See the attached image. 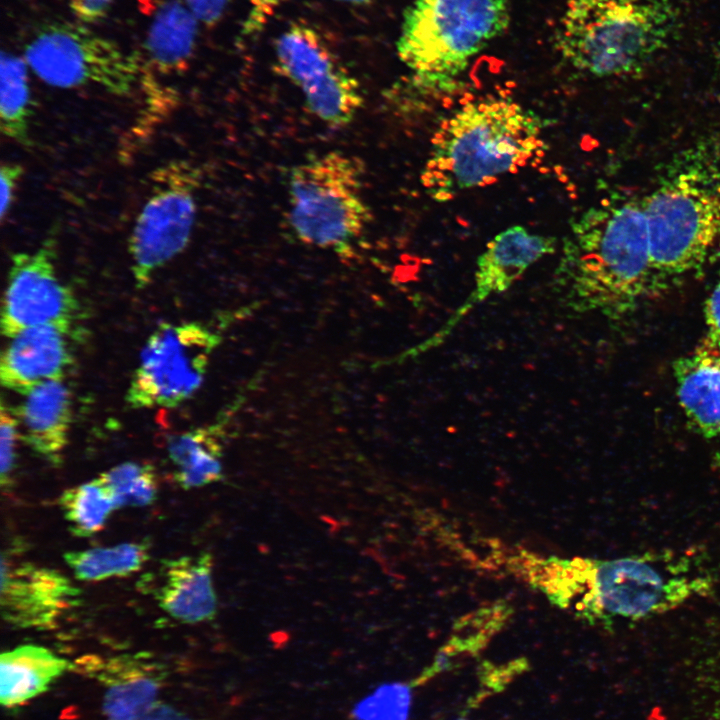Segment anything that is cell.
<instances>
[{
  "instance_id": "obj_1",
  "label": "cell",
  "mask_w": 720,
  "mask_h": 720,
  "mask_svg": "<svg viewBox=\"0 0 720 720\" xmlns=\"http://www.w3.org/2000/svg\"><path fill=\"white\" fill-rule=\"evenodd\" d=\"M653 273L643 201L613 198L572 221L554 279L569 308L611 317L632 308Z\"/></svg>"
},
{
  "instance_id": "obj_38",
  "label": "cell",
  "mask_w": 720,
  "mask_h": 720,
  "mask_svg": "<svg viewBox=\"0 0 720 720\" xmlns=\"http://www.w3.org/2000/svg\"><path fill=\"white\" fill-rule=\"evenodd\" d=\"M457 720H467V719H465V718H461V719H457Z\"/></svg>"
},
{
  "instance_id": "obj_36",
  "label": "cell",
  "mask_w": 720,
  "mask_h": 720,
  "mask_svg": "<svg viewBox=\"0 0 720 720\" xmlns=\"http://www.w3.org/2000/svg\"><path fill=\"white\" fill-rule=\"evenodd\" d=\"M139 720H193L184 712L159 701Z\"/></svg>"
},
{
  "instance_id": "obj_24",
  "label": "cell",
  "mask_w": 720,
  "mask_h": 720,
  "mask_svg": "<svg viewBox=\"0 0 720 720\" xmlns=\"http://www.w3.org/2000/svg\"><path fill=\"white\" fill-rule=\"evenodd\" d=\"M24 58L2 52L0 61V128L7 138L28 147L31 95Z\"/></svg>"
},
{
  "instance_id": "obj_20",
  "label": "cell",
  "mask_w": 720,
  "mask_h": 720,
  "mask_svg": "<svg viewBox=\"0 0 720 720\" xmlns=\"http://www.w3.org/2000/svg\"><path fill=\"white\" fill-rule=\"evenodd\" d=\"M198 19L183 0H160L144 43L146 58L160 74L183 72L192 58Z\"/></svg>"
},
{
  "instance_id": "obj_28",
  "label": "cell",
  "mask_w": 720,
  "mask_h": 720,
  "mask_svg": "<svg viewBox=\"0 0 720 720\" xmlns=\"http://www.w3.org/2000/svg\"><path fill=\"white\" fill-rule=\"evenodd\" d=\"M411 703V685L386 683L354 707L350 720H408Z\"/></svg>"
},
{
  "instance_id": "obj_2",
  "label": "cell",
  "mask_w": 720,
  "mask_h": 720,
  "mask_svg": "<svg viewBox=\"0 0 720 720\" xmlns=\"http://www.w3.org/2000/svg\"><path fill=\"white\" fill-rule=\"evenodd\" d=\"M543 124L506 98L462 105L438 126L420 179L427 194L446 202L526 166L541 150Z\"/></svg>"
},
{
  "instance_id": "obj_22",
  "label": "cell",
  "mask_w": 720,
  "mask_h": 720,
  "mask_svg": "<svg viewBox=\"0 0 720 720\" xmlns=\"http://www.w3.org/2000/svg\"><path fill=\"white\" fill-rule=\"evenodd\" d=\"M510 613L511 608L499 602L459 619L449 640L441 647L431 665L424 668L411 685H424L437 675L476 656L503 627Z\"/></svg>"
},
{
  "instance_id": "obj_4",
  "label": "cell",
  "mask_w": 720,
  "mask_h": 720,
  "mask_svg": "<svg viewBox=\"0 0 720 720\" xmlns=\"http://www.w3.org/2000/svg\"><path fill=\"white\" fill-rule=\"evenodd\" d=\"M673 0H570L556 44L574 68L597 77L642 71L674 38Z\"/></svg>"
},
{
  "instance_id": "obj_23",
  "label": "cell",
  "mask_w": 720,
  "mask_h": 720,
  "mask_svg": "<svg viewBox=\"0 0 720 720\" xmlns=\"http://www.w3.org/2000/svg\"><path fill=\"white\" fill-rule=\"evenodd\" d=\"M220 424L199 427L170 437L169 458L176 466V480L183 488L202 487L222 477Z\"/></svg>"
},
{
  "instance_id": "obj_35",
  "label": "cell",
  "mask_w": 720,
  "mask_h": 720,
  "mask_svg": "<svg viewBox=\"0 0 720 720\" xmlns=\"http://www.w3.org/2000/svg\"><path fill=\"white\" fill-rule=\"evenodd\" d=\"M113 0H67L73 14L84 23H95L108 13Z\"/></svg>"
},
{
  "instance_id": "obj_19",
  "label": "cell",
  "mask_w": 720,
  "mask_h": 720,
  "mask_svg": "<svg viewBox=\"0 0 720 720\" xmlns=\"http://www.w3.org/2000/svg\"><path fill=\"white\" fill-rule=\"evenodd\" d=\"M18 409L27 445L38 455L58 464L68 442L72 417L71 394L63 380L34 387Z\"/></svg>"
},
{
  "instance_id": "obj_16",
  "label": "cell",
  "mask_w": 720,
  "mask_h": 720,
  "mask_svg": "<svg viewBox=\"0 0 720 720\" xmlns=\"http://www.w3.org/2000/svg\"><path fill=\"white\" fill-rule=\"evenodd\" d=\"M555 249L556 239L551 236L531 233L520 225L503 230L478 257L470 304L508 290L531 265Z\"/></svg>"
},
{
  "instance_id": "obj_15",
  "label": "cell",
  "mask_w": 720,
  "mask_h": 720,
  "mask_svg": "<svg viewBox=\"0 0 720 720\" xmlns=\"http://www.w3.org/2000/svg\"><path fill=\"white\" fill-rule=\"evenodd\" d=\"M90 666V673L105 689V720H139L158 702L165 672L148 657L115 656Z\"/></svg>"
},
{
  "instance_id": "obj_34",
  "label": "cell",
  "mask_w": 720,
  "mask_h": 720,
  "mask_svg": "<svg viewBox=\"0 0 720 720\" xmlns=\"http://www.w3.org/2000/svg\"><path fill=\"white\" fill-rule=\"evenodd\" d=\"M198 21L207 26L215 25L232 0H183Z\"/></svg>"
},
{
  "instance_id": "obj_17",
  "label": "cell",
  "mask_w": 720,
  "mask_h": 720,
  "mask_svg": "<svg viewBox=\"0 0 720 720\" xmlns=\"http://www.w3.org/2000/svg\"><path fill=\"white\" fill-rule=\"evenodd\" d=\"M676 393L688 422L720 442V348L703 339L673 364Z\"/></svg>"
},
{
  "instance_id": "obj_26",
  "label": "cell",
  "mask_w": 720,
  "mask_h": 720,
  "mask_svg": "<svg viewBox=\"0 0 720 720\" xmlns=\"http://www.w3.org/2000/svg\"><path fill=\"white\" fill-rule=\"evenodd\" d=\"M60 506L71 532L77 536L98 532L116 509L110 490L99 477L65 490Z\"/></svg>"
},
{
  "instance_id": "obj_29",
  "label": "cell",
  "mask_w": 720,
  "mask_h": 720,
  "mask_svg": "<svg viewBox=\"0 0 720 720\" xmlns=\"http://www.w3.org/2000/svg\"><path fill=\"white\" fill-rule=\"evenodd\" d=\"M19 419L10 408L1 404L0 412V480L9 486L15 469L17 443L20 438Z\"/></svg>"
},
{
  "instance_id": "obj_30",
  "label": "cell",
  "mask_w": 720,
  "mask_h": 720,
  "mask_svg": "<svg viewBox=\"0 0 720 720\" xmlns=\"http://www.w3.org/2000/svg\"><path fill=\"white\" fill-rule=\"evenodd\" d=\"M527 664L522 659H517L509 664L494 665L484 664L480 668V690L471 704L479 703L489 694L502 690L521 671L525 670Z\"/></svg>"
},
{
  "instance_id": "obj_5",
  "label": "cell",
  "mask_w": 720,
  "mask_h": 720,
  "mask_svg": "<svg viewBox=\"0 0 720 720\" xmlns=\"http://www.w3.org/2000/svg\"><path fill=\"white\" fill-rule=\"evenodd\" d=\"M509 21V0H412L398 56L421 84L448 83L506 31Z\"/></svg>"
},
{
  "instance_id": "obj_12",
  "label": "cell",
  "mask_w": 720,
  "mask_h": 720,
  "mask_svg": "<svg viewBox=\"0 0 720 720\" xmlns=\"http://www.w3.org/2000/svg\"><path fill=\"white\" fill-rule=\"evenodd\" d=\"M55 234L53 231L37 250L15 253L11 258L1 313L6 337L41 325H55L70 333L78 303L57 275Z\"/></svg>"
},
{
  "instance_id": "obj_18",
  "label": "cell",
  "mask_w": 720,
  "mask_h": 720,
  "mask_svg": "<svg viewBox=\"0 0 720 720\" xmlns=\"http://www.w3.org/2000/svg\"><path fill=\"white\" fill-rule=\"evenodd\" d=\"M212 568L213 558L207 552L164 561L160 571L161 584L154 592L159 606L184 623L213 619L217 597Z\"/></svg>"
},
{
  "instance_id": "obj_13",
  "label": "cell",
  "mask_w": 720,
  "mask_h": 720,
  "mask_svg": "<svg viewBox=\"0 0 720 720\" xmlns=\"http://www.w3.org/2000/svg\"><path fill=\"white\" fill-rule=\"evenodd\" d=\"M79 600L80 590L60 572L2 553L0 608L8 624L51 629Z\"/></svg>"
},
{
  "instance_id": "obj_9",
  "label": "cell",
  "mask_w": 720,
  "mask_h": 720,
  "mask_svg": "<svg viewBox=\"0 0 720 720\" xmlns=\"http://www.w3.org/2000/svg\"><path fill=\"white\" fill-rule=\"evenodd\" d=\"M151 193L129 237L132 274L138 288L190 241L196 218L200 172L191 163L174 161L152 176Z\"/></svg>"
},
{
  "instance_id": "obj_8",
  "label": "cell",
  "mask_w": 720,
  "mask_h": 720,
  "mask_svg": "<svg viewBox=\"0 0 720 720\" xmlns=\"http://www.w3.org/2000/svg\"><path fill=\"white\" fill-rule=\"evenodd\" d=\"M23 58L50 86L97 85L117 96L132 92L142 70L138 58L115 42L66 21L42 26L27 43Z\"/></svg>"
},
{
  "instance_id": "obj_25",
  "label": "cell",
  "mask_w": 720,
  "mask_h": 720,
  "mask_svg": "<svg viewBox=\"0 0 720 720\" xmlns=\"http://www.w3.org/2000/svg\"><path fill=\"white\" fill-rule=\"evenodd\" d=\"M148 558L149 544L146 541L64 554L65 562L72 569L75 577L83 581H99L114 576L129 575L139 570Z\"/></svg>"
},
{
  "instance_id": "obj_33",
  "label": "cell",
  "mask_w": 720,
  "mask_h": 720,
  "mask_svg": "<svg viewBox=\"0 0 720 720\" xmlns=\"http://www.w3.org/2000/svg\"><path fill=\"white\" fill-rule=\"evenodd\" d=\"M704 312L707 328L705 339L720 348V276L706 300Z\"/></svg>"
},
{
  "instance_id": "obj_11",
  "label": "cell",
  "mask_w": 720,
  "mask_h": 720,
  "mask_svg": "<svg viewBox=\"0 0 720 720\" xmlns=\"http://www.w3.org/2000/svg\"><path fill=\"white\" fill-rule=\"evenodd\" d=\"M275 60L279 72L300 89L308 109L326 124L345 126L359 112V83L313 27L296 23L283 31L275 43Z\"/></svg>"
},
{
  "instance_id": "obj_7",
  "label": "cell",
  "mask_w": 720,
  "mask_h": 720,
  "mask_svg": "<svg viewBox=\"0 0 720 720\" xmlns=\"http://www.w3.org/2000/svg\"><path fill=\"white\" fill-rule=\"evenodd\" d=\"M643 201L654 272L699 265L720 238V175L692 166L669 176Z\"/></svg>"
},
{
  "instance_id": "obj_32",
  "label": "cell",
  "mask_w": 720,
  "mask_h": 720,
  "mask_svg": "<svg viewBox=\"0 0 720 720\" xmlns=\"http://www.w3.org/2000/svg\"><path fill=\"white\" fill-rule=\"evenodd\" d=\"M288 0H251L250 10L244 23V33L252 35L260 32L275 11Z\"/></svg>"
},
{
  "instance_id": "obj_14",
  "label": "cell",
  "mask_w": 720,
  "mask_h": 720,
  "mask_svg": "<svg viewBox=\"0 0 720 720\" xmlns=\"http://www.w3.org/2000/svg\"><path fill=\"white\" fill-rule=\"evenodd\" d=\"M68 334L58 326L41 325L11 337L1 355L2 385L26 395L41 383L63 380L72 364Z\"/></svg>"
},
{
  "instance_id": "obj_10",
  "label": "cell",
  "mask_w": 720,
  "mask_h": 720,
  "mask_svg": "<svg viewBox=\"0 0 720 720\" xmlns=\"http://www.w3.org/2000/svg\"><path fill=\"white\" fill-rule=\"evenodd\" d=\"M219 337L198 322L162 323L146 341L126 400L133 408L176 407L203 383Z\"/></svg>"
},
{
  "instance_id": "obj_3",
  "label": "cell",
  "mask_w": 720,
  "mask_h": 720,
  "mask_svg": "<svg viewBox=\"0 0 720 720\" xmlns=\"http://www.w3.org/2000/svg\"><path fill=\"white\" fill-rule=\"evenodd\" d=\"M522 575L554 605L573 607L577 616L593 624L656 615L693 591L686 578L669 574L648 556L602 561L530 555Z\"/></svg>"
},
{
  "instance_id": "obj_37",
  "label": "cell",
  "mask_w": 720,
  "mask_h": 720,
  "mask_svg": "<svg viewBox=\"0 0 720 720\" xmlns=\"http://www.w3.org/2000/svg\"><path fill=\"white\" fill-rule=\"evenodd\" d=\"M338 1H341V2H344V3H348V4H352V5H360V6H362V5H368V4H370L371 2H373L374 0H338Z\"/></svg>"
},
{
  "instance_id": "obj_6",
  "label": "cell",
  "mask_w": 720,
  "mask_h": 720,
  "mask_svg": "<svg viewBox=\"0 0 720 720\" xmlns=\"http://www.w3.org/2000/svg\"><path fill=\"white\" fill-rule=\"evenodd\" d=\"M288 196L292 231L314 247L346 252L371 218L362 167L342 152L314 156L293 167Z\"/></svg>"
},
{
  "instance_id": "obj_27",
  "label": "cell",
  "mask_w": 720,
  "mask_h": 720,
  "mask_svg": "<svg viewBox=\"0 0 720 720\" xmlns=\"http://www.w3.org/2000/svg\"><path fill=\"white\" fill-rule=\"evenodd\" d=\"M99 478L110 490L116 508L151 504L157 494L152 466L127 462L101 474Z\"/></svg>"
},
{
  "instance_id": "obj_31",
  "label": "cell",
  "mask_w": 720,
  "mask_h": 720,
  "mask_svg": "<svg viewBox=\"0 0 720 720\" xmlns=\"http://www.w3.org/2000/svg\"><path fill=\"white\" fill-rule=\"evenodd\" d=\"M23 167L18 163H3L0 168L1 206L0 218L3 220L9 213L14 201L17 184L23 174Z\"/></svg>"
},
{
  "instance_id": "obj_21",
  "label": "cell",
  "mask_w": 720,
  "mask_h": 720,
  "mask_svg": "<svg viewBox=\"0 0 720 720\" xmlns=\"http://www.w3.org/2000/svg\"><path fill=\"white\" fill-rule=\"evenodd\" d=\"M70 663L37 645H23L0 657V701L7 708L44 693Z\"/></svg>"
}]
</instances>
